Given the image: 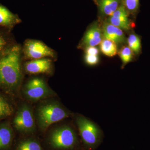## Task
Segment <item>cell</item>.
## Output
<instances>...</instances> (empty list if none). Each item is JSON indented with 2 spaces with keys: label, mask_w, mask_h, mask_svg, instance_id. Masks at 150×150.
Masks as SVG:
<instances>
[{
  "label": "cell",
  "mask_w": 150,
  "mask_h": 150,
  "mask_svg": "<svg viewBox=\"0 0 150 150\" xmlns=\"http://www.w3.org/2000/svg\"><path fill=\"white\" fill-rule=\"evenodd\" d=\"M86 54L98 56L99 54V50L95 46H88L86 48Z\"/></svg>",
  "instance_id": "cell-24"
},
{
  "label": "cell",
  "mask_w": 150,
  "mask_h": 150,
  "mask_svg": "<svg viewBox=\"0 0 150 150\" xmlns=\"http://www.w3.org/2000/svg\"><path fill=\"white\" fill-rule=\"evenodd\" d=\"M13 138V132L10 126L7 124L0 126V150L8 148Z\"/></svg>",
  "instance_id": "cell-12"
},
{
  "label": "cell",
  "mask_w": 150,
  "mask_h": 150,
  "mask_svg": "<svg viewBox=\"0 0 150 150\" xmlns=\"http://www.w3.org/2000/svg\"><path fill=\"white\" fill-rule=\"evenodd\" d=\"M13 108L5 98L0 94V120L11 115Z\"/></svg>",
  "instance_id": "cell-16"
},
{
  "label": "cell",
  "mask_w": 150,
  "mask_h": 150,
  "mask_svg": "<svg viewBox=\"0 0 150 150\" xmlns=\"http://www.w3.org/2000/svg\"><path fill=\"white\" fill-rule=\"evenodd\" d=\"M14 45L9 39L7 35L0 32V56Z\"/></svg>",
  "instance_id": "cell-19"
},
{
  "label": "cell",
  "mask_w": 150,
  "mask_h": 150,
  "mask_svg": "<svg viewBox=\"0 0 150 150\" xmlns=\"http://www.w3.org/2000/svg\"><path fill=\"white\" fill-rule=\"evenodd\" d=\"M13 124L17 130L20 132L30 133L35 130V121L32 110L30 108L24 104L20 108L15 116Z\"/></svg>",
  "instance_id": "cell-5"
},
{
  "label": "cell",
  "mask_w": 150,
  "mask_h": 150,
  "mask_svg": "<svg viewBox=\"0 0 150 150\" xmlns=\"http://www.w3.org/2000/svg\"><path fill=\"white\" fill-rule=\"evenodd\" d=\"M21 49L14 44L0 56V88L11 91L16 89L22 79Z\"/></svg>",
  "instance_id": "cell-1"
},
{
  "label": "cell",
  "mask_w": 150,
  "mask_h": 150,
  "mask_svg": "<svg viewBox=\"0 0 150 150\" xmlns=\"http://www.w3.org/2000/svg\"><path fill=\"white\" fill-rule=\"evenodd\" d=\"M110 16L113 17H120L128 16V15L125 7L123 6H118V8Z\"/></svg>",
  "instance_id": "cell-22"
},
{
  "label": "cell",
  "mask_w": 150,
  "mask_h": 150,
  "mask_svg": "<svg viewBox=\"0 0 150 150\" xmlns=\"http://www.w3.org/2000/svg\"><path fill=\"white\" fill-rule=\"evenodd\" d=\"M100 45V50L103 54L109 57L115 56L117 53L116 44L108 39H103Z\"/></svg>",
  "instance_id": "cell-14"
},
{
  "label": "cell",
  "mask_w": 150,
  "mask_h": 150,
  "mask_svg": "<svg viewBox=\"0 0 150 150\" xmlns=\"http://www.w3.org/2000/svg\"><path fill=\"white\" fill-rule=\"evenodd\" d=\"M108 23L112 25L124 30H129L131 28V23L128 16L113 17L110 16L108 18Z\"/></svg>",
  "instance_id": "cell-15"
},
{
  "label": "cell",
  "mask_w": 150,
  "mask_h": 150,
  "mask_svg": "<svg viewBox=\"0 0 150 150\" xmlns=\"http://www.w3.org/2000/svg\"><path fill=\"white\" fill-rule=\"evenodd\" d=\"M118 5L119 0H100V9L103 13L110 16L118 8Z\"/></svg>",
  "instance_id": "cell-13"
},
{
  "label": "cell",
  "mask_w": 150,
  "mask_h": 150,
  "mask_svg": "<svg viewBox=\"0 0 150 150\" xmlns=\"http://www.w3.org/2000/svg\"><path fill=\"white\" fill-rule=\"evenodd\" d=\"M16 150H42L39 143L33 140L22 141L18 145Z\"/></svg>",
  "instance_id": "cell-17"
},
{
  "label": "cell",
  "mask_w": 150,
  "mask_h": 150,
  "mask_svg": "<svg viewBox=\"0 0 150 150\" xmlns=\"http://www.w3.org/2000/svg\"><path fill=\"white\" fill-rule=\"evenodd\" d=\"M139 0H125V5L129 11H134L139 7Z\"/></svg>",
  "instance_id": "cell-21"
},
{
  "label": "cell",
  "mask_w": 150,
  "mask_h": 150,
  "mask_svg": "<svg viewBox=\"0 0 150 150\" xmlns=\"http://www.w3.org/2000/svg\"><path fill=\"white\" fill-rule=\"evenodd\" d=\"M25 56L28 59H42L45 57H53L55 53L44 43L38 40H28L25 41L23 47Z\"/></svg>",
  "instance_id": "cell-6"
},
{
  "label": "cell",
  "mask_w": 150,
  "mask_h": 150,
  "mask_svg": "<svg viewBox=\"0 0 150 150\" xmlns=\"http://www.w3.org/2000/svg\"><path fill=\"white\" fill-rule=\"evenodd\" d=\"M69 112L56 103H48L40 105L36 112L38 126L42 130L48 129L53 123L69 116Z\"/></svg>",
  "instance_id": "cell-2"
},
{
  "label": "cell",
  "mask_w": 150,
  "mask_h": 150,
  "mask_svg": "<svg viewBox=\"0 0 150 150\" xmlns=\"http://www.w3.org/2000/svg\"><path fill=\"white\" fill-rule=\"evenodd\" d=\"M20 23V19L6 7L0 4V27L9 31Z\"/></svg>",
  "instance_id": "cell-9"
},
{
  "label": "cell",
  "mask_w": 150,
  "mask_h": 150,
  "mask_svg": "<svg viewBox=\"0 0 150 150\" xmlns=\"http://www.w3.org/2000/svg\"><path fill=\"white\" fill-rule=\"evenodd\" d=\"M102 40L101 30L97 25H95L87 31L83 39L82 44L86 47L96 46L101 43Z\"/></svg>",
  "instance_id": "cell-11"
},
{
  "label": "cell",
  "mask_w": 150,
  "mask_h": 150,
  "mask_svg": "<svg viewBox=\"0 0 150 150\" xmlns=\"http://www.w3.org/2000/svg\"><path fill=\"white\" fill-rule=\"evenodd\" d=\"M129 47L132 51L136 54H138L141 51V41L140 38L135 34L129 35L128 39Z\"/></svg>",
  "instance_id": "cell-18"
},
{
  "label": "cell",
  "mask_w": 150,
  "mask_h": 150,
  "mask_svg": "<svg viewBox=\"0 0 150 150\" xmlns=\"http://www.w3.org/2000/svg\"><path fill=\"white\" fill-rule=\"evenodd\" d=\"M80 134L87 148L94 149L101 141L102 132L98 126L84 116L79 115L76 118Z\"/></svg>",
  "instance_id": "cell-3"
},
{
  "label": "cell",
  "mask_w": 150,
  "mask_h": 150,
  "mask_svg": "<svg viewBox=\"0 0 150 150\" xmlns=\"http://www.w3.org/2000/svg\"><path fill=\"white\" fill-rule=\"evenodd\" d=\"M119 54L123 65L126 64L132 60L133 51L129 46L123 47L120 50Z\"/></svg>",
  "instance_id": "cell-20"
},
{
  "label": "cell",
  "mask_w": 150,
  "mask_h": 150,
  "mask_svg": "<svg viewBox=\"0 0 150 150\" xmlns=\"http://www.w3.org/2000/svg\"><path fill=\"white\" fill-rule=\"evenodd\" d=\"M24 93L33 100L43 99L51 94L45 82L38 78L33 79L27 83L25 86Z\"/></svg>",
  "instance_id": "cell-7"
},
{
  "label": "cell",
  "mask_w": 150,
  "mask_h": 150,
  "mask_svg": "<svg viewBox=\"0 0 150 150\" xmlns=\"http://www.w3.org/2000/svg\"><path fill=\"white\" fill-rule=\"evenodd\" d=\"M52 67V62L46 58L34 59L26 63L25 68L30 74H39L50 71Z\"/></svg>",
  "instance_id": "cell-8"
},
{
  "label": "cell",
  "mask_w": 150,
  "mask_h": 150,
  "mask_svg": "<svg viewBox=\"0 0 150 150\" xmlns=\"http://www.w3.org/2000/svg\"><path fill=\"white\" fill-rule=\"evenodd\" d=\"M103 31L105 38L116 44H121L125 41V35L122 30L109 23H105L103 26Z\"/></svg>",
  "instance_id": "cell-10"
},
{
  "label": "cell",
  "mask_w": 150,
  "mask_h": 150,
  "mask_svg": "<svg viewBox=\"0 0 150 150\" xmlns=\"http://www.w3.org/2000/svg\"><path fill=\"white\" fill-rule=\"evenodd\" d=\"M77 142L75 131L67 126H62L54 130L50 137L51 146L58 149H71L76 144Z\"/></svg>",
  "instance_id": "cell-4"
},
{
  "label": "cell",
  "mask_w": 150,
  "mask_h": 150,
  "mask_svg": "<svg viewBox=\"0 0 150 150\" xmlns=\"http://www.w3.org/2000/svg\"><path fill=\"white\" fill-rule=\"evenodd\" d=\"M85 59L86 64L90 66H94L96 65L99 62V58L98 56H93V55L86 54Z\"/></svg>",
  "instance_id": "cell-23"
}]
</instances>
